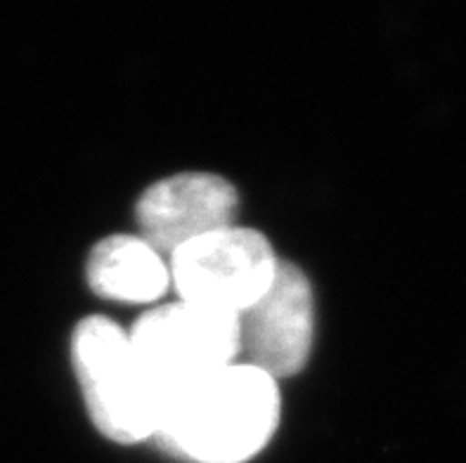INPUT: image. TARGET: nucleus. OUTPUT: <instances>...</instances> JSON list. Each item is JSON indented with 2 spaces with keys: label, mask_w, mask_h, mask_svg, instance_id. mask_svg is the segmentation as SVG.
Here are the masks:
<instances>
[{
  "label": "nucleus",
  "mask_w": 466,
  "mask_h": 463,
  "mask_svg": "<svg viewBox=\"0 0 466 463\" xmlns=\"http://www.w3.org/2000/svg\"><path fill=\"white\" fill-rule=\"evenodd\" d=\"M279 417L278 381L235 362L166 399L154 440L192 463H247L266 449Z\"/></svg>",
  "instance_id": "f257e3e1"
},
{
  "label": "nucleus",
  "mask_w": 466,
  "mask_h": 463,
  "mask_svg": "<svg viewBox=\"0 0 466 463\" xmlns=\"http://www.w3.org/2000/svg\"><path fill=\"white\" fill-rule=\"evenodd\" d=\"M71 362L90 421L106 440L137 445L157 435L164 405L126 328L109 317H83L71 336Z\"/></svg>",
  "instance_id": "f03ea898"
},
{
  "label": "nucleus",
  "mask_w": 466,
  "mask_h": 463,
  "mask_svg": "<svg viewBox=\"0 0 466 463\" xmlns=\"http://www.w3.org/2000/svg\"><path fill=\"white\" fill-rule=\"evenodd\" d=\"M128 336L161 405L177 390L239 362V317L201 303L157 306L130 327Z\"/></svg>",
  "instance_id": "7ed1b4c3"
},
{
  "label": "nucleus",
  "mask_w": 466,
  "mask_h": 463,
  "mask_svg": "<svg viewBox=\"0 0 466 463\" xmlns=\"http://www.w3.org/2000/svg\"><path fill=\"white\" fill-rule=\"evenodd\" d=\"M278 263L266 235L239 225L189 241L168 258L180 300L235 315L266 294Z\"/></svg>",
  "instance_id": "20e7f679"
},
{
  "label": "nucleus",
  "mask_w": 466,
  "mask_h": 463,
  "mask_svg": "<svg viewBox=\"0 0 466 463\" xmlns=\"http://www.w3.org/2000/svg\"><path fill=\"white\" fill-rule=\"evenodd\" d=\"M237 317L239 362L275 381L301 374L315 343V296L299 265L279 260L266 294Z\"/></svg>",
  "instance_id": "39448f33"
},
{
  "label": "nucleus",
  "mask_w": 466,
  "mask_h": 463,
  "mask_svg": "<svg viewBox=\"0 0 466 463\" xmlns=\"http://www.w3.org/2000/svg\"><path fill=\"white\" fill-rule=\"evenodd\" d=\"M239 194L216 173L187 170L149 185L136 204L140 237L164 258L189 241L235 225Z\"/></svg>",
  "instance_id": "423d86ee"
},
{
  "label": "nucleus",
  "mask_w": 466,
  "mask_h": 463,
  "mask_svg": "<svg viewBox=\"0 0 466 463\" xmlns=\"http://www.w3.org/2000/svg\"><path fill=\"white\" fill-rule=\"evenodd\" d=\"M86 277L93 294L114 303H157L171 287V267L140 235H112L97 241Z\"/></svg>",
  "instance_id": "0eeeda50"
}]
</instances>
